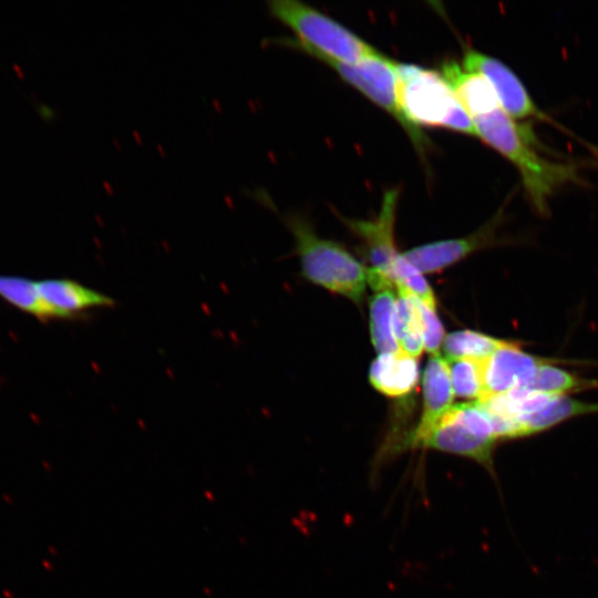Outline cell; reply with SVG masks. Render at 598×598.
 Segmentation results:
<instances>
[{"label": "cell", "instance_id": "obj_16", "mask_svg": "<svg viewBox=\"0 0 598 598\" xmlns=\"http://www.w3.org/2000/svg\"><path fill=\"white\" fill-rule=\"evenodd\" d=\"M395 285L374 289L370 299V332L375 351L380 353L399 350L393 332V313L396 300Z\"/></svg>", "mask_w": 598, "mask_h": 598}, {"label": "cell", "instance_id": "obj_14", "mask_svg": "<svg viewBox=\"0 0 598 598\" xmlns=\"http://www.w3.org/2000/svg\"><path fill=\"white\" fill-rule=\"evenodd\" d=\"M420 378L417 359L402 350L380 353L369 369L370 383L390 398L409 394Z\"/></svg>", "mask_w": 598, "mask_h": 598}, {"label": "cell", "instance_id": "obj_24", "mask_svg": "<svg viewBox=\"0 0 598 598\" xmlns=\"http://www.w3.org/2000/svg\"><path fill=\"white\" fill-rule=\"evenodd\" d=\"M2 499L8 504V505H12L14 504V499L11 495L4 493L2 494Z\"/></svg>", "mask_w": 598, "mask_h": 598}, {"label": "cell", "instance_id": "obj_4", "mask_svg": "<svg viewBox=\"0 0 598 598\" xmlns=\"http://www.w3.org/2000/svg\"><path fill=\"white\" fill-rule=\"evenodd\" d=\"M396 100L414 126L444 127L458 103L443 75L415 64L396 63Z\"/></svg>", "mask_w": 598, "mask_h": 598}, {"label": "cell", "instance_id": "obj_9", "mask_svg": "<svg viewBox=\"0 0 598 598\" xmlns=\"http://www.w3.org/2000/svg\"><path fill=\"white\" fill-rule=\"evenodd\" d=\"M422 394L423 410L420 422L400 443L399 450L416 448L440 419L453 406L455 394L450 365L440 355H432L425 365L422 378Z\"/></svg>", "mask_w": 598, "mask_h": 598}, {"label": "cell", "instance_id": "obj_1", "mask_svg": "<svg viewBox=\"0 0 598 598\" xmlns=\"http://www.w3.org/2000/svg\"><path fill=\"white\" fill-rule=\"evenodd\" d=\"M473 122L477 137L516 167L527 197L537 213H548V199L558 188L581 182L576 164L550 161L543 156L532 126L519 124L502 109L475 117Z\"/></svg>", "mask_w": 598, "mask_h": 598}, {"label": "cell", "instance_id": "obj_13", "mask_svg": "<svg viewBox=\"0 0 598 598\" xmlns=\"http://www.w3.org/2000/svg\"><path fill=\"white\" fill-rule=\"evenodd\" d=\"M441 74L472 118L501 109L494 90L481 74L467 71L451 60L443 62Z\"/></svg>", "mask_w": 598, "mask_h": 598}, {"label": "cell", "instance_id": "obj_8", "mask_svg": "<svg viewBox=\"0 0 598 598\" xmlns=\"http://www.w3.org/2000/svg\"><path fill=\"white\" fill-rule=\"evenodd\" d=\"M503 209L474 233L455 239L429 243L404 251L403 257L422 274L441 271L476 250L499 244L497 228L503 223Z\"/></svg>", "mask_w": 598, "mask_h": 598}, {"label": "cell", "instance_id": "obj_23", "mask_svg": "<svg viewBox=\"0 0 598 598\" xmlns=\"http://www.w3.org/2000/svg\"><path fill=\"white\" fill-rule=\"evenodd\" d=\"M416 309L420 329L423 336L424 349L432 355H437V352L443 346L445 339L444 328L439 319L435 309L426 306L416 297L410 295Z\"/></svg>", "mask_w": 598, "mask_h": 598}, {"label": "cell", "instance_id": "obj_21", "mask_svg": "<svg viewBox=\"0 0 598 598\" xmlns=\"http://www.w3.org/2000/svg\"><path fill=\"white\" fill-rule=\"evenodd\" d=\"M486 359L451 361V381L454 394L462 399L482 401L485 396L484 369Z\"/></svg>", "mask_w": 598, "mask_h": 598}, {"label": "cell", "instance_id": "obj_25", "mask_svg": "<svg viewBox=\"0 0 598 598\" xmlns=\"http://www.w3.org/2000/svg\"><path fill=\"white\" fill-rule=\"evenodd\" d=\"M2 596H3L4 598H16L14 594H13L11 590H9V589H3V590H2Z\"/></svg>", "mask_w": 598, "mask_h": 598}, {"label": "cell", "instance_id": "obj_20", "mask_svg": "<svg viewBox=\"0 0 598 598\" xmlns=\"http://www.w3.org/2000/svg\"><path fill=\"white\" fill-rule=\"evenodd\" d=\"M598 386L597 380H586L577 374L557 368L547 362L542 364L533 378L522 388L528 392H540L554 395H567L573 391H581Z\"/></svg>", "mask_w": 598, "mask_h": 598}, {"label": "cell", "instance_id": "obj_6", "mask_svg": "<svg viewBox=\"0 0 598 598\" xmlns=\"http://www.w3.org/2000/svg\"><path fill=\"white\" fill-rule=\"evenodd\" d=\"M463 68L484 76L495 92L499 107L513 120L536 118L550 122L534 102L522 80L501 60L475 49H467Z\"/></svg>", "mask_w": 598, "mask_h": 598}, {"label": "cell", "instance_id": "obj_10", "mask_svg": "<svg viewBox=\"0 0 598 598\" xmlns=\"http://www.w3.org/2000/svg\"><path fill=\"white\" fill-rule=\"evenodd\" d=\"M547 362L553 360L523 351L516 341L498 349L485 360L483 400L524 386L536 370Z\"/></svg>", "mask_w": 598, "mask_h": 598}, {"label": "cell", "instance_id": "obj_19", "mask_svg": "<svg viewBox=\"0 0 598 598\" xmlns=\"http://www.w3.org/2000/svg\"><path fill=\"white\" fill-rule=\"evenodd\" d=\"M0 298L40 320L51 319L39 292L38 281L16 275H0Z\"/></svg>", "mask_w": 598, "mask_h": 598}, {"label": "cell", "instance_id": "obj_22", "mask_svg": "<svg viewBox=\"0 0 598 598\" xmlns=\"http://www.w3.org/2000/svg\"><path fill=\"white\" fill-rule=\"evenodd\" d=\"M392 279L398 288L404 289L426 306L436 309V299L432 288L422 272L410 264L402 254L396 258Z\"/></svg>", "mask_w": 598, "mask_h": 598}, {"label": "cell", "instance_id": "obj_15", "mask_svg": "<svg viewBox=\"0 0 598 598\" xmlns=\"http://www.w3.org/2000/svg\"><path fill=\"white\" fill-rule=\"evenodd\" d=\"M590 413H598V403L578 401L568 395H555L540 410L518 421L520 436L537 434L570 417Z\"/></svg>", "mask_w": 598, "mask_h": 598}, {"label": "cell", "instance_id": "obj_12", "mask_svg": "<svg viewBox=\"0 0 598 598\" xmlns=\"http://www.w3.org/2000/svg\"><path fill=\"white\" fill-rule=\"evenodd\" d=\"M38 288L51 319H71L85 311L114 305L110 296L71 279L40 280Z\"/></svg>", "mask_w": 598, "mask_h": 598}, {"label": "cell", "instance_id": "obj_3", "mask_svg": "<svg viewBox=\"0 0 598 598\" xmlns=\"http://www.w3.org/2000/svg\"><path fill=\"white\" fill-rule=\"evenodd\" d=\"M285 221L295 238L302 275L312 283L360 305L368 285L369 268L341 244L317 235L301 216L289 215Z\"/></svg>", "mask_w": 598, "mask_h": 598}, {"label": "cell", "instance_id": "obj_11", "mask_svg": "<svg viewBox=\"0 0 598 598\" xmlns=\"http://www.w3.org/2000/svg\"><path fill=\"white\" fill-rule=\"evenodd\" d=\"M497 441L480 437L462 425L450 410L440 419L417 447L431 448L471 458L494 474Z\"/></svg>", "mask_w": 598, "mask_h": 598}, {"label": "cell", "instance_id": "obj_7", "mask_svg": "<svg viewBox=\"0 0 598 598\" xmlns=\"http://www.w3.org/2000/svg\"><path fill=\"white\" fill-rule=\"evenodd\" d=\"M400 189L383 194L381 207L373 219H353L339 215V219L364 244L372 269L390 278L399 257L394 240V225ZM394 282V281H393Z\"/></svg>", "mask_w": 598, "mask_h": 598}, {"label": "cell", "instance_id": "obj_2", "mask_svg": "<svg viewBox=\"0 0 598 598\" xmlns=\"http://www.w3.org/2000/svg\"><path fill=\"white\" fill-rule=\"evenodd\" d=\"M268 6L270 13L296 35L283 43L311 56L353 64L381 54L343 24L307 3L274 0Z\"/></svg>", "mask_w": 598, "mask_h": 598}, {"label": "cell", "instance_id": "obj_17", "mask_svg": "<svg viewBox=\"0 0 598 598\" xmlns=\"http://www.w3.org/2000/svg\"><path fill=\"white\" fill-rule=\"evenodd\" d=\"M514 341L498 339L474 330H457L445 336L443 350L450 361L460 359H487L495 351Z\"/></svg>", "mask_w": 598, "mask_h": 598}, {"label": "cell", "instance_id": "obj_26", "mask_svg": "<svg viewBox=\"0 0 598 598\" xmlns=\"http://www.w3.org/2000/svg\"><path fill=\"white\" fill-rule=\"evenodd\" d=\"M42 566L44 567L45 570H52V564L48 561L47 559L42 560Z\"/></svg>", "mask_w": 598, "mask_h": 598}, {"label": "cell", "instance_id": "obj_18", "mask_svg": "<svg viewBox=\"0 0 598 598\" xmlns=\"http://www.w3.org/2000/svg\"><path fill=\"white\" fill-rule=\"evenodd\" d=\"M393 313V332L399 349L413 358L424 350L416 309L409 292L398 288Z\"/></svg>", "mask_w": 598, "mask_h": 598}, {"label": "cell", "instance_id": "obj_5", "mask_svg": "<svg viewBox=\"0 0 598 598\" xmlns=\"http://www.w3.org/2000/svg\"><path fill=\"white\" fill-rule=\"evenodd\" d=\"M313 58L332 68L344 82L386 111L404 128L417 152L422 155L425 153V148L430 145L427 137L405 118L398 104L396 62L382 53L353 64L320 55Z\"/></svg>", "mask_w": 598, "mask_h": 598}]
</instances>
